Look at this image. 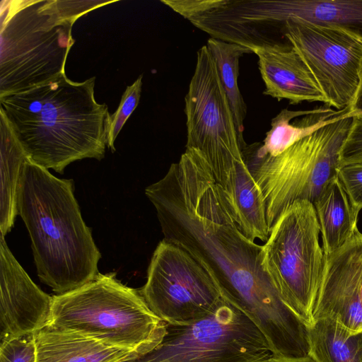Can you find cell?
<instances>
[{
  "instance_id": "1",
  "label": "cell",
  "mask_w": 362,
  "mask_h": 362,
  "mask_svg": "<svg viewBox=\"0 0 362 362\" xmlns=\"http://www.w3.org/2000/svg\"><path fill=\"white\" fill-rule=\"evenodd\" d=\"M145 194L156 209L163 240L210 274L223 299L255 325L273 352L287 349L301 337L304 325L262 269V245L238 227L199 151L186 148Z\"/></svg>"
},
{
  "instance_id": "2",
  "label": "cell",
  "mask_w": 362,
  "mask_h": 362,
  "mask_svg": "<svg viewBox=\"0 0 362 362\" xmlns=\"http://www.w3.org/2000/svg\"><path fill=\"white\" fill-rule=\"evenodd\" d=\"M95 81L75 82L63 73L0 97V111L33 163L63 174L76 160L103 158L111 114L96 101Z\"/></svg>"
},
{
  "instance_id": "3",
  "label": "cell",
  "mask_w": 362,
  "mask_h": 362,
  "mask_svg": "<svg viewBox=\"0 0 362 362\" xmlns=\"http://www.w3.org/2000/svg\"><path fill=\"white\" fill-rule=\"evenodd\" d=\"M72 179H60L30 159L23 165L16 209L28 230L40 281L57 295L100 274L101 254L81 216Z\"/></svg>"
},
{
  "instance_id": "4",
  "label": "cell",
  "mask_w": 362,
  "mask_h": 362,
  "mask_svg": "<svg viewBox=\"0 0 362 362\" xmlns=\"http://www.w3.org/2000/svg\"><path fill=\"white\" fill-rule=\"evenodd\" d=\"M48 327L71 331L127 349L141 358L156 351L168 324L148 306L139 291L115 273L99 274L83 286L52 296Z\"/></svg>"
},
{
  "instance_id": "5",
  "label": "cell",
  "mask_w": 362,
  "mask_h": 362,
  "mask_svg": "<svg viewBox=\"0 0 362 362\" xmlns=\"http://www.w3.org/2000/svg\"><path fill=\"white\" fill-rule=\"evenodd\" d=\"M73 25L59 18L52 0L1 1L0 97L65 73Z\"/></svg>"
},
{
  "instance_id": "6",
  "label": "cell",
  "mask_w": 362,
  "mask_h": 362,
  "mask_svg": "<svg viewBox=\"0 0 362 362\" xmlns=\"http://www.w3.org/2000/svg\"><path fill=\"white\" fill-rule=\"evenodd\" d=\"M344 114L277 156H257L250 146L243 149L245 160L264 196L269 230L294 202L313 203L335 175L352 120Z\"/></svg>"
},
{
  "instance_id": "7",
  "label": "cell",
  "mask_w": 362,
  "mask_h": 362,
  "mask_svg": "<svg viewBox=\"0 0 362 362\" xmlns=\"http://www.w3.org/2000/svg\"><path fill=\"white\" fill-rule=\"evenodd\" d=\"M320 235L313 204L298 200L272 226L260 255L282 301L306 327L314 322L325 265Z\"/></svg>"
},
{
  "instance_id": "8",
  "label": "cell",
  "mask_w": 362,
  "mask_h": 362,
  "mask_svg": "<svg viewBox=\"0 0 362 362\" xmlns=\"http://www.w3.org/2000/svg\"><path fill=\"white\" fill-rule=\"evenodd\" d=\"M185 101L186 148L202 153L215 181L223 189L246 163L243 151L247 145L239 136L216 62L206 45L197 51Z\"/></svg>"
},
{
  "instance_id": "9",
  "label": "cell",
  "mask_w": 362,
  "mask_h": 362,
  "mask_svg": "<svg viewBox=\"0 0 362 362\" xmlns=\"http://www.w3.org/2000/svg\"><path fill=\"white\" fill-rule=\"evenodd\" d=\"M272 355L259 329L224 299L208 316L185 326L168 325L160 346L141 362H252Z\"/></svg>"
},
{
  "instance_id": "10",
  "label": "cell",
  "mask_w": 362,
  "mask_h": 362,
  "mask_svg": "<svg viewBox=\"0 0 362 362\" xmlns=\"http://www.w3.org/2000/svg\"><path fill=\"white\" fill-rule=\"evenodd\" d=\"M150 309L168 325L185 326L204 318L223 300L210 274L190 255L163 239L139 291Z\"/></svg>"
},
{
  "instance_id": "11",
  "label": "cell",
  "mask_w": 362,
  "mask_h": 362,
  "mask_svg": "<svg viewBox=\"0 0 362 362\" xmlns=\"http://www.w3.org/2000/svg\"><path fill=\"white\" fill-rule=\"evenodd\" d=\"M283 35L310 70L326 105L347 109L359 84L362 38L337 26L300 18L288 20Z\"/></svg>"
},
{
  "instance_id": "12",
  "label": "cell",
  "mask_w": 362,
  "mask_h": 362,
  "mask_svg": "<svg viewBox=\"0 0 362 362\" xmlns=\"http://www.w3.org/2000/svg\"><path fill=\"white\" fill-rule=\"evenodd\" d=\"M52 296L42 291L0 236L1 340L33 334L51 322Z\"/></svg>"
},
{
  "instance_id": "13",
  "label": "cell",
  "mask_w": 362,
  "mask_h": 362,
  "mask_svg": "<svg viewBox=\"0 0 362 362\" xmlns=\"http://www.w3.org/2000/svg\"><path fill=\"white\" fill-rule=\"evenodd\" d=\"M361 234L357 230L341 248L325 255L313 320L333 318L354 333L362 332V303L357 291Z\"/></svg>"
},
{
  "instance_id": "14",
  "label": "cell",
  "mask_w": 362,
  "mask_h": 362,
  "mask_svg": "<svg viewBox=\"0 0 362 362\" xmlns=\"http://www.w3.org/2000/svg\"><path fill=\"white\" fill-rule=\"evenodd\" d=\"M265 84L264 95L286 99L296 105L326 100L310 70L292 45L261 47L253 50Z\"/></svg>"
},
{
  "instance_id": "15",
  "label": "cell",
  "mask_w": 362,
  "mask_h": 362,
  "mask_svg": "<svg viewBox=\"0 0 362 362\" xmlns=\"http://www.w3.org/2000/svg\"><path fill=\"white\" fill-rule=\"evenodd\" d=\"M36 362H131L141 357L71 331L47 327L34 334Z\"/></svg>"
},
{
  "instance_id": "16",
  "label": "cell",
  "mask_w": 362,
  "mask_h": 362,
  "mask_svg": "<svg viewBox=\"0 0 362 362\" xmlns=\"http://www.w3.org/2000/svg\"><path fill=\"white\" fill-rule=\"evenodd\" d=\"M320 225L325 255L341 248L358 230V214L336 174L313 202Z\"/></svg>"
},
{
  "instance_id": "17",
  "label": "cell",
  "mask_w": 362,
  "mask_h": 362,
  "mask_svg": "<svg viewBox=\"0 0 362 362\" xmlns=\"http://www.w3.org/2000/svg\"><path fill=\"white\" fill-rule=\"evenodd\" d=\"M221 190L241 232L252 240L266 242L270 230L264 199L247 163L238 168L231 184Z\"/></svg>"
},
{
  "instance_id": "18",
  "label": "cell",
  "mask_w": 362,
  "mask_h": 362,
  "mask_svg": "<svg viewBox=\"0 0 362 362\" xmlns=\"http://www.w3.org/2000/svg\"><path fill=\"white\" fill-rule=\"evenodd\" d=\"M308 110H282L271 122L263 144L257 147V156H277L300 139L314 133L343 115L346 109L334 110L325 105Z\"/></svg>"
},
{
  "instance_id": "19",
  "label": "cell",
  "mask_w": 362,
  "mask_h": 362,
  "mask_svg": "<svg viewBox=\"0 0 362 362\" xmlns=\"http://www.w3.org/2000/svg\"><path fill=\"white\" fill-rule=\"evenodd\" d=\"M1 198L0 230L4 236L13 226L17 214V190L24 163L29 159L8 120L0 111Z\"/></svg>"
},
{
  "instance_id": "20",
  "label": "cell",
  "mask_w": 362,
  "mask_h": 362,
  "mask_svg": "<svg viewBox=\"0 0 362 362\" xmlns=\"http://www.w3.org/2000/svg\"><path fill=\"white\" fill-rule=\"evenodd\" d=\"M307 332L309 355L317 362H362V332L326 317L315 320Z\"/></svg>"
},
{
  "instance_id": "21",
  "label": "cell",
  "mask_w": 362,
  "mask_h": 362,
  "mask_svg": "<svg viewBox=\"0 0 362 362\" xmlns=\"http://www.w3.org/2000/svg\"><path fill=\"white\" fill-rule=\"evenodd\" d=\"M286 20L337 26L362 38V0H279Z\"/></svg>"
},
{
  "instance_id": "22",
  "label": "cell",
  "mask_w": 362,
  "mask_h": 362,
  "mask_svg": "<svg viewBox=\"0 0 362 362\" xmlns=\"http://www.w3.org/2000/svg\"><path fill=\"white\" fill-rule=\"evenodd\" d=\"M206 45L216 62L220 80L234 116L238 133L244 141L243 121L247 115V106L238 88L239 59L243 54L252 52L245 47L214 37H210Z\"/></svg>"
},
{
  "instance_id": "23",
  "label": "cell",
  "mask_w": 362,
  "mask_h": 362,
  "mask_svg": "<svg viewBox=\"0 0 362 362\" xmlns=\"http://www.w3.org/2000/svg\"><path fill=\"white\" fill-rule=\"evenodd\" d=\"M142 78L143 75H140L132 85L127 87L117 110L110 115L107 132V146L112 151H115V139L139 103Z\"/></svg>"
},
{
  "instance_id": "24",
  "label": "cell",
  "mask_w": 362,
  "mask_h": 362,
  "mask_svg": "<svg viewBox=\"0 0 362 362\" xmlns=\"http://www.w3.org/2000/svg\"><path fill=\"white\" fill-rule=\"evenodd\" d=\"M335 173L358 214L362 209V160H339Z\"/></svg>"
},
{
  "instance_id": "25",
  "label": "cell",
  "mask_w": 362,
  "mask_h": 362,
  "mask_svg": "<svg viewBox=\"0 0 362 362\" xmlns=\"http://www.w3.org/2000/svg\"><path fill=\"white\" fill-rule=\"evenodd\" d=\"M34 334L1 339L0 362H36Z\"/></svg>"
},
{
  "instance_id": "26",
  "label": "cell",
  "mask_w": 362,
  "mask_h": 362,
  "mask_svg": "<svg viewBox=\"0 0 362 362\" xmlns=\"http://www.w3.org/2000/svg\"><path fill=\"white\" fill-rule=\"evenodd\" d=\"M362 160V114L352 117L349 131L339 151V160Z\"/></svg>"
},
{
  "instance_id": "27",
  "label": "cell",
  "mask_w": 362,
  "mask_h": 362,
  "mask_svg": "<svg viewBox=\"0 0 362 362\" xmlns=\"http://www.w3.org/2000/svg\"><path fill=\"white\" fill-rule=\"evenodd\" d=\"M160 1L190 21L221 6L224 0H161Z\"/></svg>"
},
{
  "instance_id": "28",
  "label": "cell",
  "mask_w": 362,
  "mask_h": 362,
  "mask_svg": "<svg viewBox=\"0 0 362 362\" xmlns=\"http://www.w3.org/2000/svg\"><path fill=\"white\" fill-rule=\"evenodd\" d=\"M362 114V70L360 74V81L354 98L347 108L344 116L346 117H352L357 115Z\"/></svg>"
},
{
  "instance_id": "29",
  "label": "cell",
  "mask_w": 362,
  "mask_h": 362,
  "mask_svg": "<svg viewBox=\"0 0 362 362\" xmlns=\"http://www.w3.org/2000/svg\"><path fill=\"white\" fill-rule=\"evenodd\" d=\"M252 362H317L311 356L308 355L303 357L291 358L271 355L264 358L257 360Z\"/></svg>"
},
{
  "instance_id": "30",
  "label": "cell",
  "mask_w": 362,
  "mask_h": 362,
  "mask_svg": "<svg viewBox=\"0 0 362 362\" xmlns=\"http://www.w3.org/2000/svg\"><path fill=\"white\" fill-rule=\"evenodd\" d=\"M357 291L362 303V233L361 235L360 259L357 278Z\"/></svg>"
}]
</instances>
